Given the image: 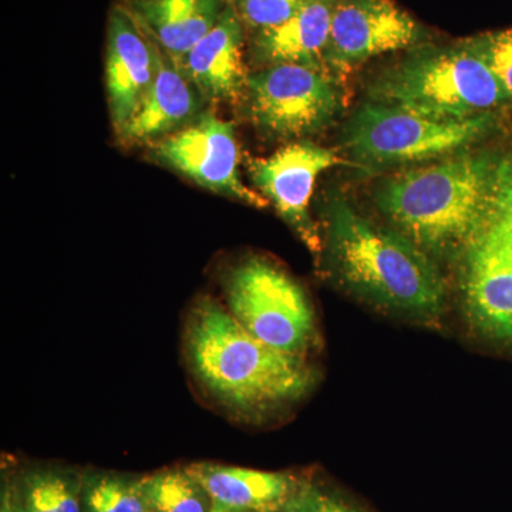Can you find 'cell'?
<instances>
[{"instance_id": "7402d4cb", "label": "cell", "mask_w": 512, "mask_h": 512, "mask_svg": "<svg viewBox=\"0 0 512 512\" xmlns=\"http://www.w3.org/2000/svg\"><path fill=\"white\" fill-rule=\"evenodd\" d=\"M279 512H353L313 487L295 490Z\"/></svg>"}, {"instance_id": "d6986e66", "label": "cell", "mask_w": 512, "mask_h": 512, "mask_svg": "<svg viewBox=\"0 0 512 512\" xmlns=\"http://www.w3.org/2000/svg\"><path fill=\"white\" fill-rule=\"evenodd\" d=\"M86 512H148L140 481L120 477H96L84 488Z\"/></svg>"}, {"instance_id": "cb8c5ba5", "label": "cell", "mask_w": 512, "mask_h": 512, "mask_svg": "<svg viewBox=\"0 0 512 512\" xmlns=\"http://www.w3.org/2000/svg\"><path fill=\"white\" fill-rule=\"evenodd\" d=\"M23 512H57L47 493L42 473L33 474L26 481L25 508Z\"/></svg>"}, {"instance_id": "484cf974", "label": "cell", "mask_w": 512, "mask_h": 512, "mask_svg": "<svg viewBox=\"0 0 512 512\" xmlns=\"http://www.w3.org/2000/svg\"><path fill=\"white\" fill-rule=\"evenodd\" d=\"M2 512H16V511H13L12 508H10L9 503H3Z\"/></svg>"}, {"instance_id": "ffe728a7", "label": "cell", "mask_w": 512, "mask_h": 512, "mask_svg": "<svg viewBox=\"0 0 512 512\" xmlns=\"http://www.w3.org/2000/svg\"><path fill=\"white\" fill-rule=\"evenodd\" d=\"M245 28L271 29L295 15L308 0H228Z\"/></svg>"}, {"instance_id": "44dd1931", "label": "cell", "mask_w": 512, "mask_h": 512, "mask_svg": "<svg viewBox=\"0 0 512 512\" xmlns=\"http://www.w3.org/2000/svg\"><path fill=\"white\" fill-rule=\"evenodd\" d=\"M470 42L484 57L512 101V29L474 37Z\"/></svg>"}, {"instance_id": "6da1fadb", "label": "cell", "mask_w": 512, "mask_h": 512, "mask_svg": "<svg viewBox=\"0 0 512 512\" xmlns=\"http://www.w3.org/2000/svg\"><path fill=\"white\" fill-rule=\"evenodd\" d=\"M192 376L232 412L256 416L291 406L316 383L306 357L265 345L210 296L192 305L184 332Z\"/></svg>"}, {"instance_id": "8fae6325", "label": "cell", "mask_w": 512, "mask_h": 512, "mask_svg": "<svg viewBox=\"0 0 512 512\" xmlns=\"http://www.w3.org/2000/svg\"><path fill=\"white\" fill-rule=\"evenodd\" d=\"M157 70L156 43L121 3L114 6L107 26L106 84L117 136L133 119Z\"/></svg>"}, {"instance_id": "277c9868", "label": "cell", "mask_w": 512, "mask_h": 512, "mask_svg": "<svg viewBox=\"0 0 512 512\" xmlns=\"http://www.w3.org/2000/svg\"><path fill=\"white\" fill-rule=\"evenodd\" d=\"M370 101L436 119L493 114L510 97L470 40L457 46L421 47L376 77Z\"/></svg>"}, {"instance_id": "ac0fdd59", "label": "cell", "mask_w": 512, "mask_h": 512, "mask_svg": "<svg viewBox=\"0 0 512 512\" xmlns=\"http://www.w3.org/2000/svg\"><path fill=\"white\" fill-rule=\"evenodd\" d=\"M148 512H211L214 501L187 470H167L140 480Z\"/></svg>"}, {"instance_id": "603a6c76", "label": "cell", "mask_w": 512, "mask_h": 512, "mask_svg": "<svg viewBox=\"0 0 512 512\" xmlns=\"http://www.w3.org/2000/svg\"><path fill=\"white\" fill-rule=\"evenodd\" d=\"M42 477L57 512H82L79 498L66 477L55 473H42Z\"/></svg>"}, {"instance_id": "9c48e42d", "label": "cell", "mask_w": 512, "mask_h": 512, "mask_svg": "<svg viewBox=\"0 0 512 512\" xmlns=\"http://www.w3.org/2000/svg\"><path fill=\"white\" fill-rule=\"evenodd\" d=\"M419 23L392 0H338L322 66L346 76L367 60L419 42Z\"/></svg>"}, {"instance_id": "d4e9b609", "label": "cell", "mask_w": 512, "mask_h": 512, "mask_svg": "<svg viewBox=\"0 0 512 512\" xmlns=\"http://www.w3.org/2000/svg\"><path fill=\"white\" fill-rule=\"evenodd\" d=\"M211 512H249V511L234 510V508H228V507H224V505L214 503V507H212Z\"/></svg>"}, {"instance_id": "7a4b0ae2", "label": "cell", "mask_w": 512, "mask_h": 512, "mask_svg": "<svg viewBox=\"0 0 512 512\" xmlns=\"http://www.w3.org/2000/svg\"><path fill=\"white\" fill-rule=\"evenodd\" d=\"M326 249L340 284L353 295L417 325H439L447 301L443 276L402 232L367 220L336 195L326 205Z\"/></svg>"}, {"instance_id": "30bf717a", "label": "cell", "mask_w": 512, "mask_h": 512, "mask_svg": "<svg viewBox=\"0 0 512 512\" xmlns=\"http://www.w3.org/2000/svg\"><path fill=\"white\" fill-rule=\"evenodd\" d=\"M339 164L342 158L335 150L309 141L293 143L272 156L248 161L249 175L258 190L316 256L322 252V237L309 205L319 175Z\"/></svg>"}, {"instance_id": "7c38bea8", "label": "cell", "mask_w": 512, "mask_h": 512, "mask_svg": "<svg viewBox=\"0 0 512 512\" xmlns=\"http://www.w3.org/2000/svg\"><path fill=\"white\" fill-rule=\"evenodd\" d=\"M244 29L228 2L217 25L185 56L180 69L207 99L232 100L244 92Z\"/></svg>"}, {"instance_id": "4fadbf2b", "label": "cell", "mask_w": 512, "mask_h": 512, "mask_svg": "<svg viewBox=\"0 0 512 512\" xmlns=\"http://www.w3.org/2000/svg\"><path fill=\"white\" fill-rule=\"evenodd\" d=\"M164 55L181 67L185 56L217 25L228 0H121Z\"/></svg>"}, {"instance_id": "5b68a950", "label": "cell", "mask_w": 512, "mask_h": 512, "mask_svg": "<svg viewBox=\"0 0 512 512\" xmlns=\"http://www.w3.org/2000/svg\"><path fill=\"white\" fill-rule=\"evenodd\" d=\"M493 114L436 119L392 104L367 101L343 130V146L365 168L426 163L461 153L490 133Z\"/></svg>"}, {"instance_id": "e0dca14e", "label": "cell", "mask_w": 512, "mask_h": 512, "mask_svg": "<svg viewBox=\"0 0 512 512\" xmlns=\"http://www.w3.org/2000/svg\"><path fill=\"white\" fill-rule=\"evenodd\" d=\"M468 252L512 306V151L498 160L493 210Z\"/></svg>"}, {"instance_id": "2e32d148", "label": "cell", "mask_w": 512, "mask_h": 512, "mask_svg": "<svg viewBox=\"0 0 512 512\" xmlns=\"http://www.w3.org/2000/svg\"><path fill=\"white\" fill-rule=\"evenodd\" d=\"M215 504L249 512L279 511L295 493L293 478L284 473L198 463L185 468Z\"/></svg>"}, {"instance_id": "52a82bcc", "label": "cell", "mask_w": 512, "mask_h": 512, "mask_svg": "<svg viewBox=\"0 0 512 512\" xmlns=\"http://www.w3.org/2000/svg\"><path fill=\"white\" fill-rule=\"evenodd\" d=\"M249 116L266 136L289 140L318 133L340 109L335 80L323 67L274 64L248 74Z\"/></svg>"}, {"instance_id": "ba28073f", "label": "cell", "mask_w": 512, "mask_h": 512, "mask_svg": "<svg viewBox=\"0 0 512 512\" xmlns=\"http://www.w3.org/2000/svg\"><path fill=\"white\" fill-rule=\"evenodd\" d=\"M154 156L207 190L228 195L255 208L269 204L239 177V151L234 127L214 114L197 117L183 130L161 138Z\"/></svg>"}, {"instance_id": "5bb4252c", "label": "cell", "mask_w": 512, "mask_h": 512, "mask_svg": "<svg viewBox=\"0 0 512 512\" xmlns=\"http://www.w3.org/2000/svg\"><path fill=\"white\" fill-rule=\"evenodd\" d=\"M197 90L183 70L158 47L156 79L119 137L127 144L151 143L183 130L197 119Z\"/></svg>"}, {"instance_id": "8992f818", "label": "cell", "mask_w": 512, "mask_h": 512, "mask_svg": "<svg viewBox=\"0 0 512 512\" xmlns=\"http://www.w3.org/2000/svg\"><path fill=\"white\" fill-rule=\"evenodd\" d=\"M224 291L231 315L265 345L301 357L319 345L308 295L292 276L266 259L251 258L235 266Z\"/></svg>"}, {"instance_id": "9a60e30c", "label": "cell", "mask_w": 512, "mask_h": 512, "mask_svg": "<svg viewBox=\"0 0 512 512\" xmlns=\"http://www.w3.org/2000/svg\"><path fill=\"white\" fill-rule=\"evenodd\" d=\"M338 0H308L295 15L275 28L258 30L251 39V57L262 66H322Z\"/></svg>"}, {"instance_id": "3957f363", "label": "cell", "mask_w": 512, "mask_h": 512, "mask_svg": "<svg viewBox=\"0 0 512 512\" xmlns=\"http://www.w3.org/2000/svg\"><path fill=\"white\" fill-rule=\"evenodd\" d=\"M500 157L461 151L400 171L377 187V208L430 256L464 258L493 210Z\"/></svg>"}]
</instances>
